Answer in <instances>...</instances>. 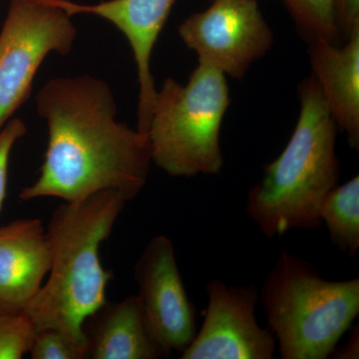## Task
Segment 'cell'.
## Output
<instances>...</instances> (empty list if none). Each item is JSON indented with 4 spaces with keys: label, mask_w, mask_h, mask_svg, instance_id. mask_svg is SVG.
Wrapping results in <instances>:
<instances>
[{
    "label": "cell",
    "mask_w": 359,
    "mask_h": 359,
    "mask_svg": "<svg viewBox=\"0 0 359 359\" xmlns=\"http://www.w3.org/2000/svg\"><path fill=\"white\" fill-rule=\"evenodd\" d=\"M36 106L48 145L39 179L22 189L21 200L79 203L113 191L131 201L140 194L152 163L148 135L117 121L106 82L89 75L53 78L39 90Z\"/></svg>",
    "instance_id": "1"
},
{
    "label": "cell",
    "mask_w": 359,
    "mask_h": 359,
    "mask_svg": "<svg viewBox=\"0 0 359 359\" xmlns=\"http://www.w3.org/2000/svg\"><path fill=\"white\" fill-rule=\"evenodd\" d=\"M127 202L109 191L53 212L46 229L52 254L48 280L25 309L36 332L57 328L88 348L85 323L107 304L112 278L101 264L100 247Z\"/></svg>",
    "instance_id": "2"
},
{
    "label": "cell",
    "mask_w": 359,
    "mask_h": 359,
    "mask_svg": "<svg viewBox=\"0 0 359 359\" xmlns=\"http://www.w3.org/2000/svg\"><path fill=\"white\" fill-rule=\"evenodd\" d=\"M301 111L280 155L264 168L245 211L268 238L320 228L323 201L337 186V125L313 75L299 84Z\"/></svg>",
    "instance_id": "3"
},
{
    "label": "cell",
    "mask_w": 359,
    "mask_h": 359,
    "mask_svg": "<svg viewBox=\"0 0 359 359\" xmlns=\"http://www.w3.org/2000/svg\"><path fill=\"white\" fill-rule=\"evenodd\" d=\"M283 359H327L359 313V278L330 282L283 250L261 292Z\"/></svg>",
    "instance_id": "4"
},
{
    "label": "cell",
    "mask_w": 359,
    "mask_h": 359,
    "mask_svg": "<svg viewBox=\"0 0 359 359\" xmlns=\"http://www.w3.org/2000/svg\"><path fill=\"white\" fill-rule=\"evenodd\" d=\"M226 77L199 63L186 85L168 78L157 91L147 135L152 162L170 176L221 172L219 136L231 102Z\"/></svg>",
    "instance_id": "5"
},
{
    "label": "cell",
    "mask_w": 359,
    "mask_h": 359,
    "mask_svg": "<svg viewBox=\"0 0 359 359\" xmlns=\"http://www.w3.org/2000/svg\"><path fill=\"white\" fill-rule=\"evenodd\" d=\"M76 37L71 16L53 0H11L0 32V130L29 99L46 56L69 53Z\"/></svg>",
    "instance_id": "6"
},
{
    "label": "cell",
    "mask_w": 359,
    "mask_h": 359,
    "mask_svg": "<svg viewBox=\"0 0 359 359\" xmlns=\"http://www.w3.org/2000/svg\"><path fill=\"white\" fill-rule=\"evenodd\" d=\"M212 2L209 8L182 22L180 37L197 53L200 65L215 68L224 76L242 79L273 46V30L257 0Z\"/></svg>",
    "instance_id": "7"
},
{
    "label": "cell",
    "mask_w": 359,
    "mask_h": 359,
    "mask_svg": "<svg viewBox=\"0 0 359 359\" xmlns=\"http://www.w3.org/2000/svg\"><path fill=\"white\" fill-rule=\"evenodd\" d=\"M136 295L149 332L163 351L183 353L197 334L195 309L177 264L173 243L153 238L135 266Z\"/></svg>",
    "instance_id": "8"
},
{
    "label": "cell",
    "mask_w": 359,
    "mask_h": 359,
    "mask_svg": "<svg viewBox=\"0 0 359 359\" xmlns=\"http://www.w3.org/2000/svg\"><path fill=\"white\" fill-rule=\"evenodd\" d=\"M207 292L204 323L181 358H273L275 337L259 327L255 313L259 301L256 287H233L212 280Z\"/></svg>",
    "instance_id": "9"
},
{
    "label": "cell",
    "mask_w": 359,
    "mask_h": 359,
    "mask_svg": "<svg viewBox=\"0 0 359 359\" xmlns=\"http://www.w3.org/2000/svg\"><path fill=\"white\" fill-rule=\"evenodd\" d=\"M68 15L87 13L110 21L128 40L138 72L137 130L147 134L157 91L151 72V58L175 0H109L94 6L53 0Z\"/></svg>",
    "instance_id": "10"
},
{
    "label": "cell",
    "mask_w": 359,
    "mask_h": 359,
    "mask_svg": "<svg viewBox=\"0 0 359 359\" xmlns=\"http://www.w3.org/2000/svg\"><path fill=\"white\" fill-rule=\"evenodd\" d=\"M51 257L40 219H18L0 228V309L25 311L48 275Z\"/></svg>",
    "instance_id": "11"
},
{
    "label": "cell",
    "mask_w": 359,
    "mask_h": 359,
    "mask_svg": "<svg viewBox=\"0 0 359 359\" xmlns=\"http://www.w3.org/2000/svg\"><path fill=\"white\" fill-rule=\"evenodd\" d=\"M313 76L337 127L349 145L359 149V27L344 44L309 42Z\"/></svg>",
    "instance_id": "12"
},
{
    "label": "cell",
    "mask_w": 359,
    "mask_h": 359,
    "mask_svg": "<svg viewBox=\"0 0 359 359\" xmlns=\"http://www.w3.org/2000/svg\"><path fill=\"white\" fill-rule=\"evenodd\" d=\"M85 330L87 358L157 359L168 356L149 332L136 295L106 304L90 316Z\"/></svg>",
    "instance_id": "13"
},
{
    "label": "cell",
    "mask_w": 359,
    "mask_h": 359,
    "mask_svg": "<svg viewBox=\"0 0 359 359\" xmlns=\"http://www.w3.org/2000/svg\"><path fill=\"white\" fill-rule=\"evenodd\" d=\"M320 219L332 244L353 257L359 249V177L337 186L323 201Z\"/></svg>",
    "instance_id": "14"
},
{
    "label": "cell",
    "mask_w": 359,
    "mask_h": 359,
    "mask_svg": "<svg viewBox=\"0 0 359 359\" xmlns=\"http://www.w3.org/2000/svg\"><path fill=\"white\" fill-rule=\"evenodd\" d=\"M309 42L323 40L341 44L335 15V0H282Z\"/></svg>",
    "instance_id": "15"
},
{
    "label": "cell",
    "mask_w": 359,
    "mask_h": 359,
    "mask_svg": "<svg viewBox=\"0 0 359 359\" xmlns=\"http://www.w3.org/2000/svg\"><path fill=\"white\" fill-rule=\"evenodd\" d=\"M36 330L25 311L0 309V359H20L29 353Z\"/></svg>",
    "instance_id": "16"
},
{
    "label": "cell",
    "mask_w": 359,
    "mask_h": 359,
    "mask_svg": "<svg viewBox=\"0 0 359 359\" xmlns=\"http://www.w3.org/2000/svg\"><path fill=\"white\" fill-rule=\"evenodd\" d=\"M86 346L57 328L37 330L29 349L32 359H84Z\"/></svg>",
    "instance_id": "17"
},
{
    "label": "cell",
    "mask_w": 359,
    "mask_h": 359,
    "mask_svg": "<svg viewBox=\"0 0 359 359\" xmlns=\"http://www.w3.org/2000/svg\"><path fill=\"white\" fill-rule=\"evenodd\" d=\"M27 132L25 122L18 118L9 120L0 130V211L6 198L9 157L14 144Z\"/></svg>",
    "instance_id": "18"
},
{
    "label": "cell",
    "mask_w": 359,
    "mask_h": 359,
    "mask_svg": "<svg viewBox=\"0 0 359 359\" xmlns=\"http://www.w3.org/2000/svg\"><path fill=\"white\" fill-rule=\"evenodd\" d=\"M335 15L340 35L346 41L359 27V0H335Z\"/></svg>",
    "instance_id": "19"
},
{
    "label": "cell",
    "mask_w": 359,
    "mask_h": 359,
    "mask_svg": "<svg viewBox=\"0 0 359 359\" xmlns=\"http://www.w3.org/2000/svg\"><path fill=\"white\" fill-rule=\"evenodd\" d=\"M337 358H358V328L354 330L351 339L346 346L342 347L341 351L337 353Z\"/></svg>",
    "instance_id": "20"
},
{
    "label": "cell",
    "mask_w": 359,
    "mask_h": 359,
    "mask_svg": "<svg viewBox=\"0 0 359 359\" xmlns=\"http://www.w3.org/2000/svg\"><path fill=\"white\" fill-rule=\"evenodd\" d=\"M211 1H212V0H211Z\"/></svg>",
    "instance_id": "21"
}]
</instances>
